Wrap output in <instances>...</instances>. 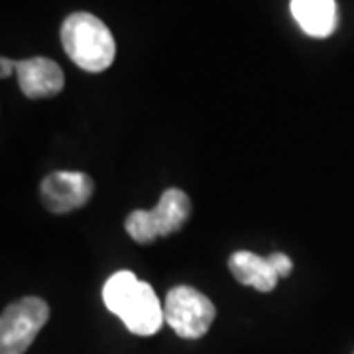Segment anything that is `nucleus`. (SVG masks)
Wrapping results in <instances>:
<instances>
[{
	"label": "nucleus",
	"mask_w": 354,
	"mask_h": 354,
	"mask_svg": "<svg viewBox=\"0 0 354 354\" xmlns=\"http://www.w3.org/2000/svg\"><path fill=\"white\" fill-rule=\"evenodd\" d=\"M62 44L69 59L88 73H101L114 62L116 44L106 24L88 12H75L62 24Z\"/></svg>",
	"instance_id": "nucleus-1"
},
{
	"label": "nucleus",
	"mask_w": 354,
	"mask_h": 354,
	"mask_svg": "<svg viewBox=\"0 0 354 354\" xmlns=\"http://www.w3.org/2000/svg\"><path fill=\"white\" fill-rule=\"evenodd\" d=\"M165 323L181 339H201L216 317L213 301L191 286L171 288L164 304Z\"/></svg>",
	"instance_id": "nucleus-2"
},
{
	"label": "nucleus",
	"mask_w": 354,
	"mask_h": 354,
	"mask_svg": "<svg viewBox=\"0 0 354 354\" xmlns=\"http://www.w3.org/2000/svg\"><path fill=\"white\" fill-rule=\"evenodd\" d=\"M50 319V307L39 297H22L0 317V354H24Z\"/></svg>",
	"instance_id": "nucleus-3"
},
{
	"label": "nucleus",
	"mask_w": 354,
	"mask_h": 354,
	"mask_svg": "<svg viewBox=\"0 0 354 354\" xmlns=\"http://www.w3.org/2000/svg\"><path fill=\"white\" fill-rule=\"evenodd\" d=\"M93 195V179L81 171H53L39 185V199L44 207L55 213L65 215L81 209Z\"/></svg>",
	"instance_id": "nucleus-4"
},
{
	"label": "nucleus",
	"mask_w": 354,
	"mask_h": 354,
	"mask_svg": "<svg viewBox=\"0 0 354 354\" xmlns=\"http://www.w3.org/2000/svg\"><path fill=\"white\" fill-rule=\"evenodd\" d=\"M116 317L124 323L130 333L140 337H152L164 325V305L158 299L153 288L148 281L140 279L138 286L120 305Z\"/></svg>",
	"instance_id": "nucleus-5"
},
{
	"label": "nucleus",
	"mask_w": 354,
	"mask_h": 354,
	"mask_svg": "<svg viewBox=\"0 0 354 354\" xmlns=\"http://www.w3.org/2000/svg\"><path fill=\"white\" fill-rule=\"evenodd\" d=\"M18 85L28 99H48L62 93L65 77L62 67L48 57L16 62Z\"/></svg>",
	"instance_id": "nucleus-6"
},
{
	"label": "nucleus",
	"mask_w": 354,
	"mask_h": 354,
	"mask_svg": "<svg viewBox=\"0 0 354 354\" xmlns=\"http://www.w3.org/2000/svg\"><path fill=\"white\" fill-rule=\"evenodd\" d=\"M291 16L311 38H329L339 26L335 0H290Z\"/></svg>",
	"instance_id": "nucleus-7"
},
{
	"label": "nucleus",
	"mask_w": 354,
	"mask_h": 354,
	"mask_svg": "<svg viewBox=\"0 0 354 354\" xmlns=\"http://www.w3.org/2000/svg\"><path fill=\"white\" fill-rule=\"evenodd\" d=\"M191 215V199L185 191L171 187L165 189L158 205L148 211L153 236H167L181 230Z\"/></svg>",
	"instance_id": "nucleus-8"
},
{
	"label": "nucleus",
	"mask_w": 354,
	"mask_h": 354,
	"mask_svg": "<svg viewBox=\"0 0 354 354\" xmlns=\"http://www.w3.org/2000/svg\"><path fill=\"white\" fill-rule=\"evenodd\" d=\"M228 270L242 286H250L262 293L276 290L278 286L279 276L270 264L268 256L262 258L248 250H239L228 258Z\"/></svg>",
	"instance_id": "nucleus-9"
},
{
	"label": "nucleus",
	"mask_w": 354,
	"mask_h": 354,
	"mask_svg": "<svg viewBox=\"0 0 354 354\" xmlns=\"http://www.w3.org/2000/svg\"><path fill=\"white\" fill-rule=\"evenodd\" d=\"M138 281L140 279L136 278V274H132L128 270H120V272L113 274L102 286V301L106 305V309L116 315L120 305L127 301L128 295L138 286Z\"/></svg>",
	"instance_id": "nucleus-10"
},
{
	"label": "nucleus",
	"mask_w": 354,
	"mask_h": 354,
	"mask_svg": "<svg viewBox=\"0 0 354 354\" xmlns=\"http://www.w3.org/2000/svg\"><path fill=\"white\" fill-rule=\"evenodd\" d=\"M268 260H270V264L272 268L276 270V274H278L279 278H288L291 274V270H293V262H291V258H288L283 252H274L268 256Z\"/></svg>",
	"instance_id": "nucleus-11"
},
{
	"label": "nucleus",
	"mask_w": 354,
	"mask_h": 354,
	"mask_svg": "<svg viewBox=\"0 0 354 354\" xmlns=\"http://www.w3.org/2000/svg\"><path fill=\"white\" fill-rule=\"evenodd\" d=\"M0 65H2V79H6V77L10 75L12 71H16V64L14 62H10V59H6V57H2V62H0Z\"/></svg>",
	"instance_id": "nucleus-12"
}]
</instances>
